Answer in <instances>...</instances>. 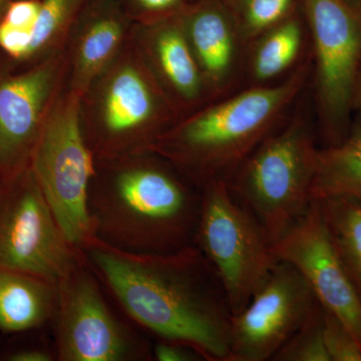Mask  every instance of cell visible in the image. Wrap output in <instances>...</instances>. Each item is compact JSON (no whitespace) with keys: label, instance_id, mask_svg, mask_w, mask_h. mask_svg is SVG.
I'll return each instance as SVG.
<instances>
[{"label":"cell","instance_id":"6da1fadb","mask_svg":"<svg viewBox=\"0 0 361 361\" xmlns=\"http://www.w3.org/2000/svg\"><path fill=\"white\" fill-rule=\"evenodd\" d=\"M87 262L130 319L158 337L230 361L232 312L219 278L196 245L137 255L94 240Z\"/></svg>","mask_w":361,"mask_h":361},{"label":"cell","instance_id":"7a4b0ae2","mask_svg":"<svg viewBox=\"0 0 361 361\" xmlns=\"http://www.w3.org/2000/svg\"><path fill=\"white\" fill-rule=\"evenodd\" d=\"M144 153L97 165L89 214L94 238L137 255L174 253L195 246L201 189L171 161Z\"/></svg>","mask_w":361,"mask_h":361},{"label":"cell","instance_id":"3957f363","mask_svg":"<svg viewBox=\"0 0 361 361\" xmlns=\"http://www.w3.org/2000/svg\"><path fill=\"white\" fill-rule=\"evenodd\" d=\"M310 63H301L283 82L257 85L208 106L161 135L152 151L170 161L199 188L228 182L268 135L287 120L301 94Z\"/></svg>","mask_w":361,"mask_h":361},{"label":"cell","instance_id":"277c9868","mask_svg":"<svg viewBox=\"0 0 361 361\" xmlns=\"http://www.w3.org/2000/svg\"><path fill=\"white\" fill-rule=\"evenodd\" d=\"M318 148L303 116H293L261 142L236 169L228 186L271 244L288 231L312 203Z\"/></svg>","mask_w":361,"mask_h":361},{"label":"cell","instance_id":"5b68a950","mask_svg":"<svg viewBox=\"0 0 361 361\" xmlns=\"http://www.w3.org/2000/svg\"><path fill=\"white\" fill-rule=\"evenodd\" d=\"M195 245L212 266L232 315L238 314L277 264L272 244L253 214L232 194L226 180L201 188Z\"/></svg>","mask_w":361,"mask_h":361},{"label":"cell","instance_id":"8992f818","mask_svg":"<svg viewBox=\"0 0 361 361\" xmlns=\"http://www.w3.org/2000/svg\"><path fill=\"white\" fill-rule=\"evenodd\" d=\"M78 114L75 97L54 109L42 123L30 166L66 238L82 251L94 240L89 193L97 163Z\"/></svg>","mask_w":361,"mask_h":361},{"label":"cell","instance_id":"52a82bcc","mask_svg":"<svg viewBox=\"0 0 361 361\" xmlns=\"http://www.w3.org/2000/svg\"><path fill=\"white\" fill-rule=\"evenodd\" d=\"M101 284L85 254L56 283V360H153V349L111 310Z\"/></svg>","mask_w":361,"mask_h":361},{"label":"cell","instance_id":"ba28073f","mask_svg":"<svg viewBox=\"0 0 361 361\" xmlns=\"http://www.w3.org/2000/svg\"><path fill=\"white\" fill-rule=\"evenodd\" d=\"M82 255L61 230L30 166L0 177V268L56 284Z\"/></svg>","mask_w":361,"mask_h":361},{"label":"cell","instance_id":"9c48e42d","mask_svg":"<svg viewBox=\"0 0 361 361\" xmlns=\"http://www.w3.org/2000/svg\"><path fill=\"white\" fill-rule=\"evenodd\" d=\"M315 56V87L325 147L348 133L361 87V18L344 0H305Z\"/></svg>","mask_w":361,"mask_h":361},{"label":"cell","instance_id":"30bf717a","mask_svg":"<svg viewBox=\"0 0 361 361\" xmlns=\"http://www.w3.org/2000/svg\"><path fill=\"white\" fill-rule=\"evenodd\" d=\"M317 302L302 275L278 261L245 308L232 316L230 361L272 360Z\"/></svg>","mask_w":361,"mask_h":361},{"label":"cell","instance_id":"8fae6325","mask_svg":"<svg viewBox=\"0 0 361 361\" xmlns=\"http://www.w3.org/2000/svg\"><path fill=\"white\" fill-rule=\"evenodd\" d=\"M278 261L293 266L323 310L336 316L361 345V300L334 248L317 200L272 244Z\"/></svg>","mask_w":361,"mask_h":361},{"label":"cell","instance_id":"7c38bea8","mask_svg":"<svg viewBox=\"0 0 361 361\" xmlns=\"http://www.w3.org/2000/svg\"><path fill=\"white\" fill-rule=\"evenodd\" d=\"M52 78L51 68L44 66L0 85V177L30 166Z\"/></svg>","mask_w":361,"mask_h":361},{"label":"cell","instance_id":"4fadbf2b","mask_svg":"<svg viewBox=\"0 0 361 361\" xmlns=\"http://www.w3.org/2000/svg\"><path fill=\"white\" fill-rule=\"evenodd\" d=\"M183 26L207 92L228 96L238 77L244 44L234 14L219 4H208L190 14Z\"/></svg>","mask_w":361,"mask_h":361},{"label":"cell","instance_id":"5bb4252c","mask_svg":"<svg viewBox=\"0 0 361 361\" xmlns=\"http://www.w3.org/2000/svg\"><path fill=\"white\" fill-rule=\"evenodd\" d=\"M56 300V283L0 268V330L4 334L30 331L51 322Z\"/></svg>","mask_w":361,"mask_h":361},{"label":"cell","instance_id":"9a60e30c","mask_svg":"<svg viewBox=\"0 0 361 361\" xmlns=\"http://www.w3.org/2000/svg\"><path fill=\"white\" fill-rule=\"evenodd\" d=\"M353 129L336 146L318 149L312 198L349 197L361 201V87Z\"/></svg>","mask_w":361,"mask_h":361},{"label":"cell","instance_id":"2e32d148","mask_svg":"<svg viewBox=\"0 0 361 361\" xmlns=\"http://www.w3.org/2000/svg\"><path fill=\"white\" fill-rule=\"evenodd\" d=\"M157 65L170 89L186 103L199 101L207 92L198 61L180 23H167L154 39Z\"/></svg>","mask_w":361,"mask_h":361},{"label":"cell","instance_id":"e0dca14e","mask_svg":"<svg viewBox=\"0 0 361 361\" xmlns=\"http://www.w3.org/2000/svg\"><path fill=\"white\" fill-rule=\"evenodd\" d=\"M315 200L334 248L361 300V201L349 197Z\"/></svg>","mask_w":361,"mask_h":361},{"label":"cell","instance_id":"ac0fdd59","mask_svg":"<svg viewBox=\"0 0 361 361\" xmlns=\"http://www.w3.org/2000/svg\"><path fill=\"white\" fill-rule=\"evenodd\" d=\"M303 33L299 21L287 18L255 40L251 75L256 82H270L289 70L298 59Z\"/></svg>","mask_w":361,"mask_h":361},{"label":"cell","instance_id":"d6986e66","mask_svg":"<svg viewBox=\"0 0 361 361\" xmlns=\"http://www.w3.org/2000/svg\"><path fill=\"white\" fill-rule=\"evenodd\" d=\"M323 308L316 303L310 314L272 361H331L323 339Z\"/></svg>","mask_w":361,"mask_h":361},{"label":"cell","instance_id":"ffe728a7","mask_svg":"<svg viewBox=\"0 0 361 361\" xmlns=\"http://www.w3.org/2000/svg\"><path fill=\"white\" fill-rule=\"evenodd\" d=\"M122 33L120 23L111 18L97 21L90 26L80 42V73L87 78L99 71L116 51Z\"/></svg>","mask_w":361,"mask_h":361},{"label":"cell","instance_id":"44dd1931","mask_svg":"<svg viewBox=\"0 0 361 361\" xmlns=\"http://www.w3.org/2000/svg\"><path fill=\"white\" fill-rule=\"evenodd\" d=\"M293 0H243L234 16L244 44L255 42L290 16Z\"/></svg>","mask_w":361,"mask_h":361},{"label":"cell","instance_id":"7402d4cb","mask_svg":"<svg viewBox=\"0 0 361 361\" xmlns=\"http://www.w3.org/2000/svg\"><path fill=\"white\" fill-rule=\"evenodd\" d=\"M323 339L331 361H361V345L336 316L323 310Z\"/></svg>","mask_w":361,"mask_h":361},{"label":"cell","instance_id":"603a6c76","mask_svg":"<svg viewBox=\"0 0 361 361\" xmlns=\"http://www.w3.org/2000/svg\"><path fill=\"white\" fill-rule=\"evenodd\" d=\"M73 0H44L33 26L30 56L42 49L63 25Z\"/></svg>","mask_w":361,"mask_h":361},{"label":"cell","instance_id":"cb8c5ba5","mask_svg":"<svg viewBox=\"0 0 361 361\" xmlns=\"http://www.w3.org/2000/svg\"><path fill=\"white\" fill-rule=\"evenodd\" d=\"M40 4L30 0L18 1L9 7L2 23L32 35L33 26L37 23ZM32 44V42H30Z\"/></svg>","mask_w":361,"mask_h":361},{"label":"cell","instance_id":"d4e9b609","mask_svg":"<svg viewBox=\"0 0 361 361\" xmlns=\"http://www.w3.org/2000/svg\"><path fill=\"white\" fill-rule=\"evenodd\" d=\"M153 360L158 361H200V353L186 344L159 341L153 348Z\"/></svg>","mask_w":361,"mask_h":361},{"label":"cell","instance_id":"484cf974","mask_svg":"<svg viewBox=\"0 0 361 361\" xmlns=\"http://www.w3.org/2000/svg\"><path fill=\"white\" fill-rule=\"evenodd\" d=\"M11 361H52L56 360V353L44 348H25L7 355Z\"/></svg>","mask_w":361,"mask_h":361},{"label":"cell","instance_id":"4316f807","mask_svg":"<svg viewBox=\"0 0 361 361\" xmlns=\"http://www.w3.org/2000/svg\"><path fill=\"white\" fill-rule=\"evenodd\" d=\"M139 1L148 11H164L177 6L180 0H139Z\"/></svg>","mask_w":361,"mask_h":361},{"label":"cell","instance_id":"83f0119b","mask_svg":"<svg viewBox=\"0 0 361 361\" xmlns=\"http://www.w3.org/2000/svg\"><path fill=\"white\" fill-rule=\"evenodd\" d=\"M361 18V0H344Z\"/></svg>","mask_w":361,"mask_h":361}]
</instances>
